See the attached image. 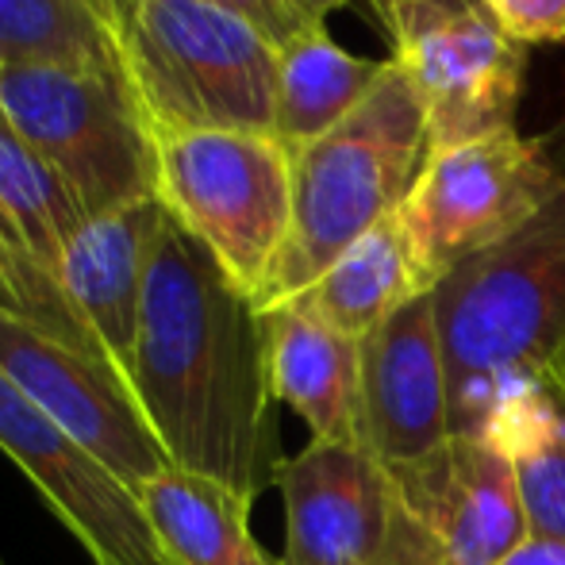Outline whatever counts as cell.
Here are the masks:
<instances>
[{
  "instance_id": "obj_1",
  "label": "cell",
  "mask_w": 565,
  "mask_h": 565,
  "mask_svg": "<svg viewBox=\"0 0 565 565\" xmlns=\"http://www.w3.org/2000/svg\"><path fill=\"white\" fill-rule=\"evenodd\" d=\"M127 388L173 469L250 504L277 484L285 454L266 312L170 212L150 254Z\"/></svg>"
},
{
  "instance_id": "obj_2",
  "label": "cell",
  "mask_w": 565,
  "mask_h": 565,
  "mask_svg": "<svg viewBox=\"0 0 565 565\" xmlns=\"http://www.w3.org/2000/svg\"><path fill=\"white\" fill-rule=\"evenodd\" d=\"M450 435L489 431L504 404L565 370V185L512 238L435 285Z\"/></svg>"
},
{
  "instance_id": "obj_3",
  "label": "cell",
  "mask_w": 565,
  "mask_h": 565,
  "mask_svg": "<svg viewBox=\"0 0 565 565\" xmlns=\"http://www.w3.org/2000/svg\"><path fill=\"white\" fill-rule=\"evenodd\" d=\"M427 154L431 135L419 93L408 70L388 58L365 105L292 154V227L258 297L262 312L312 289L347 246L396 216Z\"/></svg>"
},
{
  "instance_id": "obj_4",
  "label": "cell",
  "mask_w": 565,
  "mask_h": 565,
  "mask_svg": "<svg viewBox=\"0 0 565 565\" xmlns=\"http://www.w3.org/2000/svg\"><path fill=\"white\" fill-rule=\"evenodd\" d=\"M119 51L154 139L185 131L274 135L281 46L243 15L209 0H139Z\"/></svg>"
},
{
  "instance_id": "obj_5",
  "label": "cell",
  "mask_w": 565,
  "mask_h": 565,
  "mask_svg": "<svg viewBox=\"0 0 565 565\" xmlns=\"http://www.w3.org/2000/svg\"><path fill=\"white\" fill-rule=\"evenodd\" d=\"M158 201L258 305L292 227V154L262 131L158 139Z\"/></svg>"
},
{
  "instance_id": "obj_6",
  "label": "cell",
  "mask_w": 565,
  "mask_h": 565,
  "mask_svg": "<svg viewBox=\"0 0 565 565\" xmlns=\"http://www.w3.org/2000/svg\"><path fill=\"white\" fill-rule=\"evenodd\" d=\"M0 113L54 166L89 220L158 201V139L116 77L0 66Z\"/></svg>"
},
{
  "instance_id": "obj_7",
  "label": "cell",
  "mask_w": 565,
  "mask_h": 565,
  "mask_svg": "<svg viewBox=\"0 0 565 565\" xmlns=\"http://www.w3.org/2000/svg\"><path fill=\"white\" fill-rule=\"evenodd\" d=\"M565 185V119L543 135L497 131L461 147L431 150L401 204L427 281L439 285L469 258L531 224Z\"/></svg>"
},
{
  "instance_id": "obj_8",
  "label": "cell",
  "mask_w": 565,
  "mask_h": 565,
  "mask_svg": "<svg viewBox=\"0 0 565 565\" xmlns=\"http://www.w3.org/2000/svg\"><path fill=\"white\" fill-rule=\"evenodd\" d=\"M281 565H439L396 481L362 443H308L281 461Z\"/></svg>"
},
{
  "instance_id": "obj_9",
  "label": "cell",
  "mask_w": 565,
  "mask_h": 565,
  "mask_svg": "<svg viewBox=\"0 0 565 565\" xmlns=\"http://www.w3.org/2000/svg\"><path fill=\"white\" fill-rule=\"evenodd\" d=\"M0 373L54 427L97 454L131 492L170 469L162 443L113 365L89 350L70 347L12 308H0Z\"/></svg>"
},
{
  "instance_id": "obj_10",
  "label": "cell",
  "mask_w": 565,
  "mask_h": 565,
  "mask_svg": "<svg viewBox=\"0 0 565 565\" xmlns=\"http://www.w3.org/2000/svg\"><path fill=\"white\" fill-rule=\"evenodd\" d=\"M393 58L419 93L431 150L515 127L527 46L500 31L481 4L424 12L404 31Z\"/></svg>"
},
{
  "instance_id": "obj_11",
  "label": "cell",
  "mask_w": 565,
  "mask_h": 565,
  "mask_svg": "<svg viewBox=\"0 0 565 565\" xmlns=\"http://www.w3.org/2000/svg\"><path fill=\"white\" fill-rule=\"evenodd\" d=\"M0 450L85 546L93 565H173L139 497L97 458L54 427L0 373Z\"/></svg>"
},
{
  "instance_id": "obj_12",
  "label": "cell",
  "mask_w": 565,
  "mask_h": 565,
  "mask_svg": "<svg viewBox=\"0 0 565 565\" xmlns=\"http://www.w3.org/2000/svg\"><path fill=\"white\" fill-rule=\"evenodd\" d=\"M385 469L439 565H500L531 535L512 450L500 435H447L419 458Z\"/></svg>"
},
{
  "instance_id": "obj_13",
  "label": "cell",
  "mask_w": 565,
  "mask_h": 565,
  "mask_svg": "<svg viewBox=\"0 0 565 565\" xmlns=\"http://www.w3.org/2000/svg\"><path fill=\"white\" fill-rule=\"evenodd\" d=\"M450 435V373L435 292H424L362 339V447L401 466Z\"/></svg>"
},
{
  "instance_id": "obj_14",
  "label": "cell",
  "mask_w": 565,
  "mask_h": 565,
  "mask_svg": "<svg viewBox=\"0 0 565 565\" xmlns=\"http://www.w3.org/2000/svg\"><path fill=\"white\" fill-rule=\"evenodd\" d=\"M162 220V201H142L108 216H93L70 238L62 258L58 285L70 312L89 335L93 350L124 381L131 377L135 365L142 292Z\"/></svg>"
},
{
  "instance_id": "obj_15",
  "label": "cell",
  "mask_w": 565,
  "mask_h": 565,
  "mask_svg": "<svg viewBox=\"0 0 565 565\" xmlns=\"http://www.w3.org/2000/svg\"><path fill=\"white\" fill-rule=\"evenodd\" d=\"M269 388L312 431V443H362V339H350L300 300L266 308Z\"/></svg>"
},
{
  "instance_id": "obj_16",
  "label": "cell",
  "mask_w": 565,
  "mask_h": 565,
  "mask_svg": "<svg viewBox=\"0 0 565 565\" xmlns=\"http://www.w3.org/2000/svg\"><path fill=\"white\" fill-rule=\"evenodd\" d=\"M424 292H435V285L427 281L401 216H388L354 246H347L323 269L320 281L292 300H300L342 335L365 339Z\"/></svg>"
},
{
  "instance_id": "obj_17",
  "label": "cell",
  "mask_w": 565,
  "mask_h": 565,
  "mask_svg": "<svg viewBox=\"0 0 565 565\" xmlns=\"http://www.w3.org/2000/svg\"><path fill=\"white\" fill-rule=\"evenodd\" d=\"M385 66L388 58L377 62L350 54L328 35V28H312L285 43L277 54L274 139L289 154L312 147L365 105V97L385 77Z\"/></svg>"
},
{
  "instance_id": "obj_18",
  "label": "cell",
  "mask_w": 565,
  "mask_h": 565,
  "mask_svg": "<svg viewBox=\"0 0 565 565\" xmlns=\"http://www.w3.org/2000/svg\"><path fill=\"white\" fill-rule=\"evenodd\" d=\"M135 497L173 565H281L254 539L250 500L209 477L170 466Z\"/></svg>"
},
{
  "instance_id": "obj_19",
  "label": "cell",
  "mask_w": 565,
  "mask_h": 565,
  "mask_svg": "<svg viewBox=\"0 0 565 565\" xmlns=\"http://www.w3.org/2000/svg\"><path fill=\"white\" fill-rule=\"evenodd\" d=\"M489 431L512 450L527 531L565 543V370L512 396Z\"/></svg>"
},
{
  "instance_id": "obj_20",
  "label": "cell",
  "mask_w": 565,
  "mask_h": 565,
  "mask_svg": "<svg viewBox=\"0 0 565 565\" xmlns=\"http://www.w3.org/2000/svg\"><path fill=\"white\" fill-rule=\"evenodd\" d=\"M0 66L82 70L127 85L116 31L85 0H0Z\"/></svg>"
},
{
  "instance_id": "obj_21",
  "label": "cell",
  "mask_w": 565,
  "mask_h": 565,
  "mask_svg": "<svg viewBox=\"0 0 565 565\" xmlns=\"http://www.w3.org/2000/svg\"><path fill=\"white\" fill-rule=\"evenodd\" d=\"M477 4L523 46L565 39V0H477Z\"/></svg>"
},
{
  "instance_id": "obj_22",
  "label": "cell",
  "mask_w": 565,
  "mask_h": 565,
  "mask_svg": "<svg viewBox=\"0 0 565 565\" xmlns=\"http://www.w3.org/2000/svg\"><path fill=\"white\" fill-rule=\"evenodd\" d=\"M209 4L243 15L246 23H254V28H258L262 35H266L269 43H277V46L292 43L297 35L312 31V28H305L297 15H292V8L285 4V0H209Z\"/></svg>"
},
{
  "instance_id": "obj_23",
  "label": "cell",
  "mask_w": 565,
  "mask_h": 565,
  "mask_svg": "<svg viewBox=\"0 0 565 565\" xmlns=\"http://www.w3.org/2000/svg\"><path fill=\"white\" fill-rule=\"evenodd\" d=\"M473 4L477 0H365L373 23L381 28V35L388 39L393 51L401 46L404 31H408L424 12H431V8H473Z\"/></svg>"
},
{
  "instance_id": "obj_24",
  "label": "cell",
  "mask_w": 565,
  "mask_h": 565,
  "mask_svg": "<svg viewBox=\"0 0 565 565\" xmlns=\"http://www.w3.org/2000/svg\"><path fill=\"white\" fill-rule=\"evenodd\" d=\"M500 565H565V543L527 535Z\"/></svg>"
},
{
  "instance_id": "obj_25",
  "label": "cell",
  "mask_w": 565,
  "mask_h": 565,
  "mask_svg": "<svg viewBox=\"0 0 565 565\" xmlns=\"http://www.w3.org/2000/svg\"><path fill=\"white\" fill-rule=\"evenodd\" d=\"M285 4L292 8V15H297L305 28H323V20H328L331 12L347 8V0H285Z\"/></svg>"
},
{
  "instance_id": "obj_26",
  "label": "cell",
  "mask_w": 565,
  "mask_h": 565,
  "mask_svg": "<svg viewBox=\"0 0 565 565\" xmlns=\"http://www.w3.org/2000/svg\"><path fill=\"white\" fill-rule=\"evenodd\" d=\"M85 4H89L93 12H97L100 20H105L108 28L116 31V39H119V35H124L127 20H131V12H135V4H139V0H85Z\"/></svg>"
},
{
  "instance_id": "obj_27",
  "label": "cell",
  "mask_w": 565,
  "mask_h": 565,
  "mask_svg": "<svg viewBox=\"0 0 565 565\" xmlns=\"http://www.w3.org/2000/svg\"><path fill=\"white\" fill-rule=\"evenodd\" d=\"M0 565H4V562H0Z\"/></svg>"
}]
</instances>
